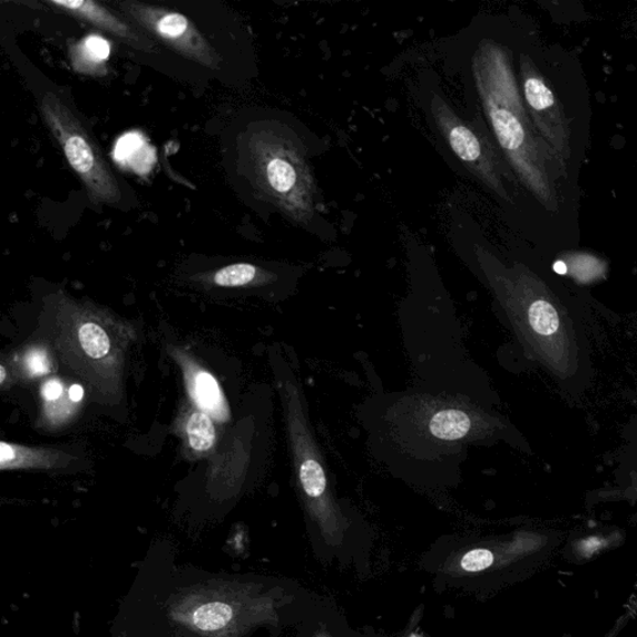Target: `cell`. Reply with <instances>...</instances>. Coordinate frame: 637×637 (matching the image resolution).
Wrapping results in <instances>:
<instances>
[{
    "mask_svg": "<svg viewBox=\"0 0 637 637\" xmlns=\"http://www.w3.org/2000/svg\"><path fill=\"white\" fill-rule=\"evenodd\" d=\"M244 146L254 188L286 218L310 226L316 215V188L298 137L281 124L264 122L252 127Z\"/></svg>",
    "mask_w": 637,
    "mask_h": 637,
    "instance_id": "1",
    "label": "cell"
},
{
    "mask_svg": "<svg viewBox=\"0 0 637 637\" xmlns=\"http://www.w3.org/2000/svg\"><path fill=\"white\" fill-rule=\"evenodd\" d=\"M283 398L295 480L306 513L326 543L337 547L343 543L350 523L329 480L324 455L307 416L305 396L295 378H285Z\"/></svg>",
    "mask_w": 637,
    "mask_h": 637,
    "instance_id": "2",
    "label": "cell"
},
{
    "mask_svg": "<svg viewBox=\"0 0 637 637\" xmlns=\"http://www.w3.org/2000/svg\"><path fill=\"white\" fill-rule=\"evenodd\" d=\"M40 114L69 165L87 187L90 199L99 205L118 204L121 199L118 178L72 106L56 92L48 91L40 100Z\"/></svg>",
    "mask_w": 637,
    "mask_h": 637,
    "instance_id": "3",
    "label": "cell"
},
{
    "mask_svg": "<svg viewBox=\"0 0 637 637\" xmlns=\"http://www.w3.org/2000/svg\"><path fill=\"white\" fill-rule=\"evenodd\" d=\"M119 7L121 12L131 19V23L164 42L179 56L212 70L219 68L218 52L185 16L174 10L137 2H122Z\"/></svg>",
    "mask_w": 637,
    "mask_h": 637,
    "instance_id": "4",
    "label": "cell"
},
{
    "mask_svg": "<svg viewBox=\"0 0 637 637\" xmlns=\"http://www.w3.org/2000/svg\"><path fill=\"white\" fill-rule=\"evenodd\" d=\"M430 102L433 124L444 145L476 179L501 193L493 151L482 134L438 94L431 95Z\"/></svg>",
    "mask_w": 637,
    "mask_h": 637,
    "instance_id": "5",
    "label": "cell"
},
{
    "mask_svg": "<svg viewBox=\"0 0 637 637\" xmlns=\"http://www.w3.org/2000/svg\"><path fill=\"white\" fill-rule=\"evenodd\" d=\"M423 422L413 419L415 428L405 441L427 443L433 453H445L453 445L463 448L464 443H476L483 439V413L477 412L472 403H459L443 400L424 399Z\"/></svg>",
    "mask_w": 637,
    "mask_h": 637,
    "instance_id": "6",
    "label": "cell"
},
{
    "mask_svg": "<svg viewBox=\"0 0 637 637\" xmlns=\"http://www.w3.org/2000/svg\"><path fill=\"white\" fill-rule=\"evenodd\" d=\"M557 533L517 532L508 539L496 543L474 547L463 553L454 570L462 572H482L492 569L516 567L520 562H536L543 565L560 543Z\"/></svg>",
    "mask_w": 637,
    "mask_h": 637,
    "instance_id": "7",
    "label": "cell"
},
{
    "mask_svg": "<svg viewBox=\"0 0 637 637\" xmlns=\"http://www.w3.org/2000/svg\"><path fill=\"white\" fill-rule=\"evenodd\" d=\"M51 6L60 8L63 12L89 21L92 26L108 31L115 38L120 39L125 45L144 51L156 50L155 42L140 31L130 20L122 19L118 14L95 2L77 0V2H62L52 0Z\"/></svg>",
    "mask_w": 637,
    "mask_h": 637,
    "instance_id": "8",
    "label": "cell"
},
{
    "mask_svg": "<svg viewBox=\"0 0 637 637\" xmlns=\"http://www.w3.org/2000/svg\"><path fill=\"white\" fill-rule=\"evenodd\" d=\"M503 304L507 312L511 314L514 322L525 324L530 333H533L541 340L553 336L559 332L560 318L553 305L543 298L526 300L525 302L517 298L508 300L503 296Z\"/></svg>",
    "mask_w": 637,
    "mask_h": 637,
    "instance_id": "9",
    "label": "cell"
},
{
    "mask_svg": "<svg viewBox=\"0 0 637 637\" xmlns=\"http://www.w3.org/2000/svg\"><path fill=\"white\" fill-rule=\"evenodd\" d=\"M111 55V47L108 40L98 36H91L77 42L70 50V59L74 69L79 72L88 74L92 77H104L106 70V61Z\"/></svg>",
    "mask_w": 637,
    "mask_h": 637,
    "instance_id": "10",
    "label": "cell"
},
{
    "mask_svg": "<svg viewBox=\"0 0 637 637\" xmlns=\"http://www.w3.org/2000/svg\"><path fill=\"white\" fill-rule=\"evenodd\" d=\"M190 374H193L190 378L187 376L188 390L190 396L197 402V405L202 411L210 413L212 416L218 420H226V400L225 396L222 395L216 379L204 370H197Z\"/></svg>",
    "mask_w": 637,
    "mask_h": 637,
    "instance_id": "11",
    "label": "cell"
},
{
    "mask_svg": "<svg viewBox=\"0 0 637 637\" xmlns=\"http://www.w3.org/2000/svg\"><path fill=\"white\" fill-rule=\"evenodd\" d=\"M187 437L195 451L206 452L214 448L216 429L214 421L205 411H196L187 422Z\"/></svg>",
    "mask_w": 637,
    "mask_h": 637,
    "instance_id": "12",
    "label": "cell"
},
{
    "mask_svg": "<svg viewBox=\"0 0 637 637\" xmlns=\"http://www.w3.org/2000/svg\"><path fill=\"white\" fill-rule=\"evenodd\" d=\"M233 618V610L225 602H209L202 605L194 612V624L202 631H217L229 624Z\"/></svg>",
    "mask_w": 637,
    "mask_h": 637,
    "instance_id": "13",
    "label": "cell"
},
{
    "mask_svg": "<svg viewBox=\"0 0 637 637\" xmlns=\"http://www.w3.org/2000/svg\"><path fill=\"white\" fill-rule=\"evenodd\" d=\"M264 277L265 273L256 265L238 263L218 271L215 275V283L226 288H236V286L248 285Z\"/></svg>",
    "mask_w": 637,
    "mask_h": 637,
    "instance_id": "14",
    "label": "cell"
},
{
    "mask_svg": "<svg viewBox=\"0 0 637 637\" xmlns=\"http://www.w3.org/2000/svg\"><path fill=\"white\" fill-rule=\"evenodd\" d=\"M79 342L91 359H101L109 354L111 343L104 329L95 323L84 324L79 329Z\"/></svg>",
    "mask_w": 637,
    "mask_h": 637,
    "instance_id": "15",
    "label": "cell"
},
{
    "mask_svg": "<svg viewBox=\"0 0 637 637\" xmlns=\"http://www.w3.org/2000/svg\"><path fill=\"white\" fill-rule=\"evenodd\" d=\"M525 95L530 108L537 111L547 110L555 104L553 92L543 81L535 77L525 80Z\"/></svg>",
    "mask_w": 637,
    "mask_h": 637,
    "instance_id": "16",
    "label": "cell"
},
{
    "mask_svg": "<svg viewBox=\"0 0 637 637\" xmlns=\"http://www.w3.org/2000/svg\"><path fill=\"white\" fill-rule=\"evenodd\" d=\"M27 366L33 375H47L50 371V363L46 352L33 350L27 357Z\"/></svg>",
    "mask_w": 637,
    "mask_h": 637,
    "instance_id": "17",
    "label": "cell"
},
{
    "mask_svg": "<svg viewBox=\"0 0 637 637\" xmlns=\"http://www.w3.org/2000/svg\"><path fill=\"white\" fill-rule=\"evenodd\" d=\"M599 499L600 501H618V499L619 501H623V499L637 501V483L607 493H599Z\"/></svg>",
    "mask_w": 637,
    "mask_h": 637,
    "instance_id": "18",
    "label": "cell"
},
{
    "mask_svg": "<svg viewBox=\"0 0 637 637\" xmlns=\"http://www.w3.org/2000/svg\"><path fill=\"white\" fill-rule=\"evenodd\" d=\"M61 394H62V386L60 382L57 380H51L47 382L45 388H42V395H45V398L48 401H56L61 396Z\"/></svg>",
    "mask_w": 637,
    "mask_h": 637,
    "instance_id": "19",
    "label": "cell"
},
{
    "mask_svg": "<svg viewBox=\"0 0 637 637\" xmlns=\"http://www.w3.org/2000/svg\"><path fill=\"white\" fill-rule=\"evenodd\" d=\"M84 396V389L80 385H72L69 390V398L74 402L81 401Z\"/></svg>",
    "mask_w": 637,
    "mask_h": 637,
    "instance_id": "20",
    "label": "cell"
},
{
    "mask_svg": "<svg viewBox=\"0 0 637 637\" xmlns=\"http://www.w3.org/2000/svg\"><path fill=\"white\" fill-rule=\"evenodd\" d=\"M555 270H556V272H558L559 274H566L568 268H567V265H566L565 263L558 262V263L555 265Z\"/></svg>",
    "mask_w": 637,
    "mask_h": 637,
    "instance_id": "21",
    "label": "cell"
},
{
    "mask_svg": "<svg viewBox=\"0 0 637 637\" xmlns=\"http://www.w3.org/2000/svg\"><path fill=\"white\" fill-rule=\"evenodd\" d=\"M6 378H7V370L4 365H2L0 366V384L4 385Z\"/></svg>",
    "mask_w": 637,
    "mask_h": 637,
    "instance_id": "22",
    "label": "cell"
},
{
    "mask_svg": "<svg viewBox=\"0 0 637 637\" xmlns=\"http://www.w3.org/2000/svg\"><path fill=\"white\" fill-rule=\"evenodd\" d=\"M315 637H331L325 631H318Z\"/></svg>",
    "mask_w": 637,
    "mask_h": 637,
    "instance_id": "23",
    "label": "cell"
}]
</instances>
